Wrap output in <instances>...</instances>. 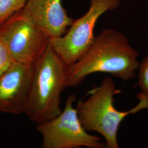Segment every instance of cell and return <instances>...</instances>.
Listing matches in <instances>:
<instances>
[{
  "instance_id": "ba28073f",
  "label": "cell",
  "mask_w": 148,
  "mask_h": 148,
  "mask_svg": "<svg viewBox=\"0 0 148 148\" xmlns=\"http://www.w3.org/2000/svg\"><path fill=\"white\" fill-rule=\"evenodd\" d=\"M21 11L50 38L62 36L74 21L61 0H27Z\"/></svg>"
},
{
  "instance_id": "3957f363",
  "label": "cell",
  "mask_w": 148,
  "mask_h": 148,
  "mask_svg": "<svg viewBox=\"0 0 148 148\" xmlns=\"http://www.w3.org/2000/svg\"><path fill=\"white\" fill-rule=\"evenodd\" d=\"M67 65L51 43L34 63L32 87L24 114L36 124L58 116L62 112L61 95L66 88Z\"/></svg>"
},
{
  "instance_id": "30bf717a",
  "label": "cell",
  "mask_w": 148,
  "mask_h": 148,
  "mask_svg": "<svg viewBox=\"0 0 148 148\" xmlns=\"http://www.w3.org/2000/svg\"><path fill=\"white\" fill-rule=\"evenodd\" d=\"M137 72L138 86L141 92L148 94V53L139 63Z\"/></svg>"
},
{
  "instance_id": "5b68a950",
  "label": "cell",
  "mask_w": 148,
  "mask_h": 148,
  "mask_svg": "<svg viewBox=\"0 0 148 148\" xmlns=\"http://www.w3.org/2000/svg\"><path fill=\"white\" fill-rule=\"evenodd\" d=\"M121 3V0H91L88 10L74 20L64 35L51 38L53 49L67 66L78 61L90 47L95 37V25L101 16L117 9Z\"/></svg>"
},
{
  "instance_id": "9c48e42d",
  "label": "cell",
  "mask_w": 148,
  "mask_h": 148,
  "mask_svg": "<svg viewBox=\"0 0 148 148\" xmlns=\"http://www.w3.org/2000/svg\"><path fill=\"white\" fill-rule=\"evenodd\" d=\"M27 0H0V25L23 9Z\"/></svg>"
},
{
  "instance_id": "277c9868",
  "label": "cell",
  "mask_w": 148,
  "mask_h": 148,
  "mask_svg": "<svg viewBox=\"0 0 148 148\" xmlns=\"http://www.w3.org/2000/svg\"><path fill=\"white\" fill-rule=\"evenodd\" d=\"M76 97H68L64 109L58 116L37 124L36 130L42 137V148H106L101 138L87 132L74 108Z\"/></svg>"
},
{
  "instance_id": "7a4b0ae2",
  "label": "cell",
  "mask_w": 148,
  "mask_h": 148,
  "mask_svg": "<svg viewBox=\"0 0 148 148\" xmlns=\"http://www.w3.org/2000/svg\"><path fill=\"white\" fill-rule=\"evenodd\" d=\"M121 93L110 76H106L99 86L88 93V97L79 101L76 106L79 121L87 131L100 134L105 139L106 148H119V127L130 114L148 109V94L141 92L137 95V104L128 111L116 109L114 97Z\"/></svg>"
},
{
  "instance_id": "8fae6325",
  "label": "cell",
  "mask_w": 148,
  "mask_h": 148,
  "mask_svg": "<svg viewBox=\"0 0 148 148\" xmlns=\"http://www.w3.org/2000/svg\"><path fill=\"white\" fill-rule=\"evenodd\" d=\"M15 62L11 53L0 39V77Z\"/></svg>"
},
{
  "instance_id": "52a82bcc",
  "label": "cell",
  "mask_w": 148,
  "mask_h": 148,
  "mask_svg": "<svg viewBox=\"0 0 148 148\" xmlns=\"http://www.w3.org/2000/svg\"><path fill=\"white\" fill-rule=\"evenodd\" d=\"M34 64L14 62L0 77V112L24 114L29 102Z\"/></svg>"
},
{
  "instance_id": "6da1fadb",
  "label": "cell",
  "mask_w": 148,
  "mask_h": 148,
  "mask_svg": "<svg viewBox=\"0 0 148 148\" xmlns=\"http://www.w3.org/2000/svg\"><path fill=\"white\" fill-rule=\"evenodd\" d=\"M139 53L127 37L114 29H106L97 36L87 51L68 66L66 88L80 85L90 74H110L123 81L134 79L139 62Z\"/></svg>"
},
{
  "instance_id": "8992f818",
  "label": "cell",
  "mask_w": 148,
  "mask_h": 148,
  "mask_svg": "<svg viewBox=\"0 0 148 148\" xmlns=\"http://www.w3.org/2000/svg\"><path fill=\"white\" fill-rule=\"evenodd\" d=\"M0 39L15 62L32 64L41 58L51 40L21 10L0 25Z\"/></svg>"
}]
</instances>
